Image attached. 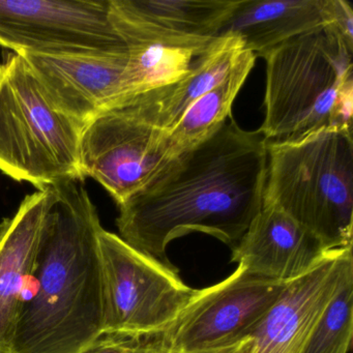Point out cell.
Segmentation results:
<instances>
[{
	"label": "cell",
	"instance_id": "1",
	"mask_svg": "<svg viewBox=\"0 0 353 353\" xmlns=\"http://www.w3.org/2000/svg\"><path fill=\"white\" fill-rule=\"evenodd\" d=\"M268 140L232 114L212 136L179 154L141 191L119 205V237L166 266L167 245L192 232L236 245L262 208Z\"/></svg>",
	"mask_w": 353,
	"mask_h": 353
},
{
	"label": "cell",
	"instance_id": "2",
	"mask_svg": "<svg viewBox=\"0 0 353 353\" xmlns=\"http://www.w3.org/2000/svg\"><path fill=\"white\" fill-rule=\"evenodd\" d=\"M9 353H80L104 334L103 227L81 179L49 185Z\"/></svg>",
	"mask_w": 353,
	"mask_h": 353
},
{
	"label": "cell",
	"instance_id": "3",
	"mask_svg": "<svg viewBox=\"0 0 353 353\" xmlns=\"http://www.w3.org/2000/svg\"><path fill=\"white\" fill-rule=\"evenodd\" d=\"M353 50L323 28L264 55L265 117L259 131L283 141L322 128L352 130Z\"/></svg>",
	"mask_w": 353,
	"mask_h": 353
},
{
	"label": "cell",
	"instance_id": "4",
	"mask_svg": "<svg viewBox=\"0 0 353 353\" xmlns=\"http://www.w3.org/2000/svg\"><path fill=\"white\" fill-rule=\"evenodd\" d=\"M262 204L282 210L328 251L352 247V130L322 128L268 141Z\"/></svg>",
	"mask_w": 353,
	"mask_h": 353
},
{
	"label": "cell",
	"instance_id": "5",
	"mask_svg": "<svg viewBox=\"0 0 353 353\" xmlns=\"http://www.w3.org/2000/svg\"><path fill=\"white\" fill-rule=\"evenodd\" d=\"M82 129L55 106L26 59L9 53L0 63V171L38 190L84 181Z\"/></svg>",
	"mask_w": 353,
	"mask_h": 353
},
{
	"label": "cell",
	"instance_id": "6",
	"mask_svg": "<svg viewBox=\"0 0 353 353\" xmlns=\"http://www.w3.org/2000/svg\"><path fill=\"white\" fill-rule=\"evenodd\" d=\"M104 276V334L158 336L197 294L175 266L164 265L104 228L100 232Z\"/></svg>",
	"mask_w": 353,
	"mask_h": 353
},
{
	"label": "cell",
	"instance_id": "7",
	"mask_svg": "<svg viewBox=\"0 0 353 353\" xmlns=\"http://www.w3.org/2000/svg\"><path fill=\"white\" fill-rule=\"evenodd\" d=\"M177 157L168 133L154 125L130 97L82 129V175L102 185L117 205L160 176Z\"/></svg>",
	"mask_w": 353,
	"mask_h": 353
},
{
	"label": "cell",
	"instance_id": "8",
	"mask_svg": "<svg viewBox=\"0 0 353 353\" xmlns=\"http://www.w3.org/2000/svg\"><path fill=\"white\" fill-rule=\"evenodd\" d=\"M0 46L21 55L128 54L110 0H0Z\"/></svg>",
	"mask_w": 353,
	"mask_h": 353
},
{
	"label": "cell",
	"instance_id": "9",
	"mask_svg": "<svg viewBox=\"0 0 353 353\" xmlns=\"http://www.w3.org/2000/svg\"><path fill=\"white\" fill-rule=\"evenodd\" d=\"M289 282L253 276L241 264L222 282L198 289L176 321L160 334L162 352H185L251 336Z\"/></svg>",
	"mask_w": 353,
	"mask_h": 353
},
{
	"label": "cell",
	"instance_id": "10",
	"mask_svg": "<svg viewBox=\"0 0 353 353\" xmlns=\"http://www.w3.org/2000/svg\"><path fill=\"white\" fill-rule=\"evenodd\" d=\"M351 272L352 247L334 250L313 270L289 282L252 334L251 353H303L324 311Z\"/></svg>",
	"mask_w": 353,
	"mask_h": 353
},
{
	"label": "cell",
	"instance_id": "11",
	"mask_svg": "<svg viewBox=\"0 0 353 353\" xmlns=\"http://www.w3.org/2000/svg\"><path fill=\"white\" fill-rule=\"evenodd\" d=\"M22 57L55 106L82 127L105 109L129 97L128 54Z\"/></svg>",
	"mask_w": 353,
	"mask_h": 353
},
{
	"label": "cell",
	"instance_id": "12",
	"mask_svg": "<svg viewBox=\"0 0 353 353\" xmlns=\"http://www.w3.org/2000/svg\"><path fill=\"white\" fill-rule=\"evenodd\" d=\"M330 252L282 210L262 204L232 248L231 261L253 276L287 283L313 270Z\"/></svg>",
	"mask_w": 353,
	"mask_h": 353
},
{
	"label": "cell",
	"instance_id": "13",
	"mask_svg": "<svg viewBox=\"0 0 353 353\" xmlns=\"http://www.w3.org/2000/svg\"><path fill=\"white\" fill-rule=\"evenodd\" d=\"M48 187L26 196L0 224V353H9L24 294L32 279Z\"/></svg>",
	"mask_w": 353,
	"mask_h": 353
},
{
	"label": "cell",
	"instance_id": "14",
	"mask_svg": "<svg viewBox=\"0 0 353 353\" xmlns=\"http://www.w3.org/2000/svg\"><path fill=\"white\" fill-rule=\"evenodd\" d=\"M111 14V13H110ZM128 47L129 97L179 81L214 39L176 36L112 17Z\"/></svg>",
	"mask_w": 353,
	"mask_h": 353
},
{
	"label": "cell",
	"instance_id": "15",
	"mask_svg": "<svg viewBox=\"0 0 353 353\" xmlns=\"http://www.w3.org/2000/svg\"><path fill=\"white\" fill-rule=\"evenodd\" d=\"M245 50L235 34L216 37L179 81L131 98L154 125L169 133L196 100L226 77Z\"/></svg>",
	"mask_w": 353,
	"mask_h": 353
},
{
	"label": "cell",
	"instance_id": "16",
	"mask_svg": "<svg viewBox=\"0 0 353 353\" xmlns=\"http://www.w3.org/2000/svg\"><path fill=\"white\" fill-rule=\"evenodd\" d=\"M323 5L324 0H239L219 36L235 34L245 50L263 57L295 37L323 28Z\"/></svg>",
	"mask_w": 353,
	"mask_h": 353
},
{
	"label": "cell",
	"instance_id": "17",
	"mask_svg": "<svg viewBox=\"0 0 353 353\" xmlns=\"http://www.w3.org/2000/svg\"><path fill=\"white\" fill-rule=\"evenodd\" d=\"M239 0H110L112 17L176 36L214 39Z\"/></svg>",
	"mask_w": 353,
	"mask_h": 353
},
{
	"label": "cell",
	"instance_id": "18",
	"mask_svg": "<svg viewBox=\"0 0 353 353\" xmlns=\"http://www.w3.org/2000/svg\"><path fill=\"white\" fill-rule=\"evenodd\" d=\"M257 57L243 51L226 77L187 109L169 132L175 154L179 156L212 136L231 113L233 102L255 65Z\"/></svg>",
	"mask_w": 353,
	"mask_h": 353
},
{
	"label": "cell",
	"instance_id": "19",
	"mask_svg": "<svg viewBox=\"0 0 353 353\" xmlns=\"http://www.w3.org/2000/svg\"><path fill=\"white\" fill-rule=\"evenodd\" d=\"M353 336V272L349 274L312 332L303 353H348Z\"/></svg>",
	"mask_w": 353,
	"mask_h": 353
},
{
	"label": "cell",
	"instance_id": "20",
	"mask_svg": "<svg viewBox=\"0 0 353 353\" xmlns=\"http://www.w3.org/2000/svg\"><path fill=\"white\" fill-rule=\"evenodd\" d=\"M160 334H103L80 353H158Z\"/></svg>",
	"mask_w": 353,
	"mask_h": 353
},
{
	"label": "cell",
	"instance_id": "21",
	"mask_svg": "<svg viewBox=\"0 0 353 353\" xmlns=\"http://www.w3.org/2000/svg\"><path fill=\"white\" fill-rule=\"evenodd\" d=\"M325 28H330L353 50V10L345 0H324Z\"/></svg>",
	"mask_w": 353,
	"mask_h": 353
},
{
	"label": "cell",
	"instance_id": "22",
	"mask_svg": "<svg viewBox=\"0 0 353 353\" xmlns=\"http://www.w3.org/2000/svg\"><path fill=\"white\" fill-rule=\"evenodd\" d=\"M252 336L219 345V346L208 347V348L197 349V350L185 351V352H162V353H251Z\"/></svg>",
	"mask_w": 353,
	"mask_h": 353
},
{
	"label": "cell",
	"instance_id": "23",
	"mask_svg": "<svg viewBox=\"0 0 353 353\" xmlns=\"http://www.w3.org/2000/svg\"><path fill=\"white\" fill-rule=\"evenodd\" d=\"M158 353H161V352H158Z\"/></svg>",
	"mask_w": 353,
	"mask_h": 353
}]
</instances>
